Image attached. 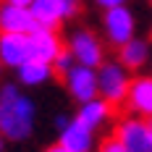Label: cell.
Listing matches in <instances>:
<instances>
[{"mask_svg": "<svg viewBox=\"0 0 152 152\" xmlns=\"http://www.w3.org/2000/svg\"><path fill=\"white\" fill-rule=\"evenodd\" d=\"M68 50L74 53L76 63H84V66H100L105 61V47L102 39L94 34L92 29H76L68 39Z\"/></svg>", "mask_w": 152, "mask_h": 152, "instance_id": "6", "label": "cell"}, {"mask_svg": "<svg viewBox=\"0 0 152 152\" xmlns=\"http://www.w3.org/2000/svg\"><path fill=\"white\" fill-rule=\"evenodd\" d=\"M147 123H150V139H152V118H150V121H147Z\"/></svg>", "mask_w": 152, "mask_h": 152, "instance_id": "23", "label": "cell"}, {"mask_svg": "<svg viewBox=\"0 0 152 152\" xmlns=\"http://www.w3.org/2000/svg\"><path fill=\"white\" fill-rule=\"evenodd\" d=\"M115 137L123 142L126 152H152V139H150V123L142 115H129L118 121Z\"/></svg>", "mask_w": 152, "mask_h": 152, "instance_id": "5", "label": "cell"}, {"mask_svg": "<svg viewBox=\"0 0 152 152\" xmlns=\"http://www.w3.org/2000/svg\"><path fill=\"white\" fill-rule=\"evenodd\" d=\"M39 26L29 5H16V3H3L0 5V31H21L29 34Z\"/></svg>", "mask_w": 152, "mask_h": 152, "instance_id": "10", "label": "cell"}, {"mask_svg": "<svg viewBox=\"0 0 152 152\" xmlns=\"http://www.w3.org/2000/svg\"><path fill=\"white\" fill-rule=\"evenodd\" d=\"M29 8H31V13H34L39 26L58 29L61 21H66V16H63V0H31Z\"/></svg>", "mask_w": 152, "mask_h": 152, "instance_id": "15", "label": "cell"}, {"mask_svg": "<svg viewBox=\"0 0 152 152\" xmlns=\"http://www.w3.org/2000/svg\"><path fill=\"white\" fill-rule=\"evenodd\" d=\"M126 107L129 113L142 115V118H152V76L142 74L131 79V87L126 94Z\"/></svg>", "mask_w": 152, "mask_h": 152, "instance_id": "9", "label": "cell"}, {"mask_svg": "<svg viewBox=\"0 0 152 152\" xmlns=\"http://www.w3.org/2000/svg\"><path fill=\"white\" fill-rule=\"evenodd\" d=\"M74 63H76L74 53H71V50H61V53L55 55V61H53V68H55V74H66Z\"/></svg>", "mask_w": 152, "mask_h": 152, "instance_id": "16", "label": "cell"}, {"mask_svg": "<svg viewBox=\"0 0 152 152\" xmlns=\"http://www.w3.org/2000/svg\"><path fill=\"white\" fill-rule=\"evenodd\" d=\"M16 74H18V81H21L24 87H42V84H47V81L53 79L55 68H53V63H47V61L29 58L26 63H21V66L16 68Z\"/></svg>", "mask_w": 152, "mask_h": 152, "instance_id": "14", "label": "cell"}, {"mask_svg": "<svg viewBox=\"0 0 152 152\" xmlns=\"http://www.w3.org/2000/svg\"><path fill=\"white\" fill-rule=\"evenodd\" d=\"M0 71H3V61H0Z\"/></svg>", "mask_w": 152, "mask_h": 152, "instance_id": "24", "label": "cell"}, {"mask_svg": "<svg viewBox=\"0 0 152 152\" xmlns=\"http://www.w3.org/2000/svg\"><path fill=\"white\" fill-rule=\"evenodd\" d=\"M58 131L61 134H58V142L53 147L55 152H89L94 147V131L89 126H84L79 118L68 121Z\"/></svg>", "mask_w": 152, "mask_h": 152, "instance_id": "7", "label": "cell"}, {"mask_svg": "<svg viewBox=\"0 0 152 152\" xmlns=\"http://www.w3.org/2000/svg\"><path fill=\"white\" fill-rule=\"evenodd\" d=\"M76 118L84 123V126H89L92 131H97V129H102L110 118H113V105L107 102L105 97H92L87 102H79V113H76Z\"/></svg>", "mask_w": 152, "mask_h": 152, "instance_id": "12", "label": "cell"}, {"mask_svg": "<svg viewBox=\"0 0 152 152\" xmlns=\"http://www.w3.org/2000/svg\"><path fill=\"white\" fill-rule=\"evenodd\" d=\"M31 58L29 34L21 31H0V61L8 68H18Z\"/></svg>", "mask_w": 152, "mask_h": 152, "instance_id": "8", "label": "cell"}, {"mask_svg": "<svg viewBox=\"0 0 152 152\" xmlns=\"http://www.w3.org/2000/svg\"><path fill=\"white\" fill-rule=\"evenodd\" d=\"M37 105L29 94L18 89V84L0 87V134L8 142H26L34 134Z\"/></svg>", "mask_w": 152, "mask_h": 152, "instance_id": "1", "label": "cell"}, {"mask_svg": "<svg viewBox=\"0 0 152 152\" xmlns=\"http://www.w3.org/2000/svg\"><path fill=\"white\" fill-rule=\"evenodd\" d=\"M150 37H152V31H150Z\"/></svg>", "mask_w": 152, "mask_h": 152, "instance_id": "25", "label": "cell"}, {"mask_svg": "<svg viewBox=\"0 0 152 152\" xmlns=\"http://www.w3.org/2000/svg\"><path fill=\"white\" fill-rule=\"evenodd\" d=\"M5 3H16V5H31V0H5Z\"/></svg>", "mask_w": 152, "mask_h": 152, "instance_id": "21", "label": "cell"}, {"mask_svg": "<svg viewBox=\"0 0 152 152\" xmlns=\"http://www.w3.org/2000/svg\"><path fill=\"white\" fill-rule=\"evenodd\" d=\"M102 152H126V147H123L121 139L113 134V137H107L105 142H102Z\"/></svg>", "mask_w": 152, "mask_h": 152, "instance_id": "18", "label": "cell"}, {"mask_svg": "<svg viewBox=\"0 0 152 152\" xmlns=\"http://www.w3.org/2000/svg\"><path fill=\"white\" fill-rule=\"evenodd\" d=\"M29 45H31V58H39L47 63H53L55 55L63 50L61 37L50 26H37L34 31H29Z\"/></svg>", "mask_w": 152, "mask_h": 152, "instance_id": "11", "label": "cell"}, {"mask_svg": "<svg viewBox=\"0 0 152 152\" xmlns=\"http://www.w3.org/2000/svg\"><path fill=\"white\" fill-rule=\"evenodd\" d=\"M118 61L129 68V71H137L142 66H147L152 61V50L147 39H139V37H131L129 42H123L118 47Z\"/></svg>", "mask_w": 152, "mask_h": 152, "instance_id": "13", "label": "cell"}, {"mask_svg": "<svg viewBox=\"0 0 152 152\" xmlns=\"http://www.w3.org/2000/svg\"><path fill=\"white\" fill-rule=\"evenodd\" d=\"M66 123H68V118H66V115H58V118H55V126H58V129H63Z\"/></svg>", "mask_w": 152, "mask_h": 152, "instance_id": "20", "label": "cell"}, {"mask_svg": "<svg viewBox=\"0 0 152 152\" xmlns=\"http://www.w3.org/2000/svg\"><path fill=\"white\" fill-rule=\"evenodd\" d=\"M102 31L105 39L113 47H121L123 42H129L137 31V16L131 13L129 5H113L102 11Z\"/></svg>", "mask_w": 152, "mask_h": 152, "instance_id": "3", "label": "cell"}, {"mask_svg": "<svg viewBox=\"0 0 152 152\" xmlns=\"http://www.w3.org/2000/svg\"><path fill=\"white\" fill-rule=\"evenodd\" d=\"M79 11H81V0H63V16H66V21L79 16Z\"/></svg>", "mask_w": 152, "mask_h": 152, "instance_id": "17", "label": "cell"}, {"mask_svg": "<svg viewBox=\"0 0 152 152\" xmlns=\"http://www.w3.org/2000/svg\"><path fill=\"white\" fill-rule=\"evenodd\" d=\"M66 89L76 102H87L92 97L100 94V84H97V68L94 66H84V63H74L66 74Z\"/></svg>", "mask_w": 152, "mask_h": 152, "instance_id": "4", "label": "cell"}, {"mask_svg": "<svg viewBox=\"0 0 152 152\" xmlns=\"http://www.w3.org/2000/svg\"><path fill=\"white\" fill-rule=\"evenodd\" d=\"M3 144H5V137H3V134H0V150H3Z\"/></svg>", "mask_w": 152, "mask_h": 152, "instance_id": "22", "label": "cell"}, {"mask_svg": "<svg viewBox=\"0 0 152 152\" xmlns=\"http://www.w3.org/2000/svg\"><path fill=\"white\" fill-rule=\"evenodd\" d=\"M126 3H129V0H94V5L102 8V11H105V8H113V5H126Z\"/></svg>", "mask_w": 152, "mask_h": 152, "instance_id": "19", "label": "cell"}, {"mask_svg": "<svg viewBox=\"0 0 152 152\" xmlns=\"http://www.w3.org/2000/svg\"><path fill=\"white\" fill-rule=\"evenodd\" d=\"M97 84H100V97H105L110 105H126V94L131 87V74L121 61L115 63H100L97 66Z\"/></svg>", "mask_w": 152, "mask_h": 152, "instance_id": "2", "label": "cell"}]
</instances>
